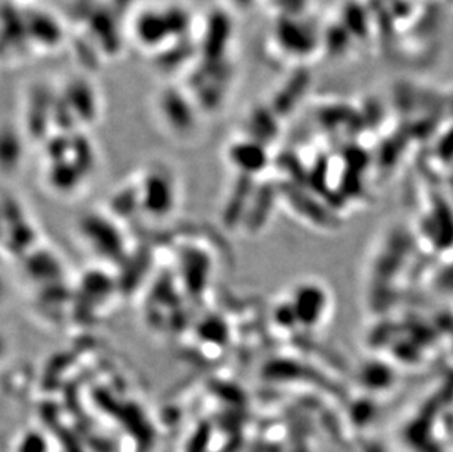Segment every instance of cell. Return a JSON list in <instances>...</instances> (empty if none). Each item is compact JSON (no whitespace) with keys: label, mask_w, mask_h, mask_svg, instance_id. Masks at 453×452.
<instances>
[{"label":"cell","mask_w":453,"mask_h":452,"mask_svg":"<svg viewBox=\"0 0 453 452\" xmlns=\"http://www.w3.org/2000/svg\"><path fill=\"white\" fill-rule=\"evenodd\" d=\"M83 231L91 246L99 253L109 256H115L118 253L121 247V238L115 228L107 222L100 220L97 218H90L84 222Z\"/></svg>","instance_id":"obj_1"},{"label":"cell","mask_w":453,"mask_h":452,"mask_svg":"<svg viewBox=\"0 0 453 452\" xmlns=\"http://www.w3.org/2000/svg\"><path fill=\"white\" fill-rule=\"evenodd\" d=\"M144 203L150 210L166 212L172 203V190L169 182L162 177H151L147 182Z\"/></svg>","instance_id":"obj_2"}]
</instances>
